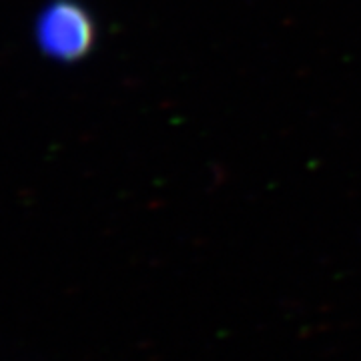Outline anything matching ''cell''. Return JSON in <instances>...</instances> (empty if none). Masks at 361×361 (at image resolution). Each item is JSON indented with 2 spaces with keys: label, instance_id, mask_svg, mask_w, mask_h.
Here are the masks:
<instances>
[{
  "label": "cell",
  "instance_id": "obj_1",
  "mask_svg": "<svg viewBox=\"0 0 361 361\" xmlns=\"http://www.w3.org/2000/svg\"><path fill=\"white\" fill-rule=\"evenodd\" d=\"M97 39L92 16L75 0H56L49 4L37 23V40L49 56L75 63L87 56Z\"/></svg>",
  "mask_w": 361,
  "mask_h": 361
}]
</instances>
